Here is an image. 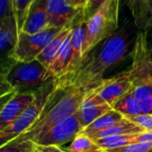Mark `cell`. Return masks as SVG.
Returning a JSON list of instances; mask_svg holds the SVG:
<instances>
[{
	"instance_id": "ac0fdd59",
	"label": "cell",
	"mask_w": 152,
	"mask_h": 152,
	"mask_svg": "<svg viewBox=\"0 0 152 152\" xmlns=\"http://www.w3.org/2000/svg\"><path fill=\"white\" fill-rule=\"evenodd\" d=\"M111 108L124 117L141 114L140 101L134 97L132 90L111 105Z\"/></svg>"
},
{
	"instance_id": "7c38bea8",
	"label": "cell",
	"mask_w": 152,
	"mask_h": 152,
	"mask_svg": "<svg viewBox=\"0 0 152 152\" xmlns=\"http://www.w3.org/2000/svg\"><path fill=\"white\" fill-rule=\"evenodd\" d=\"M83 12V8L70 4L67 0H49L48 6V27L64 28Z\"/></svg>"
},
{
	"instance_id": "30bf717a",
	"label": "cell",
	"mask_w": 152,
	"mask_h": 152,
	"mask_svg": "<svg viewBox=\"0 0 152 152\" xmlns=\"http://www.w3.org/2000/svg\"><path fill=\"white\" fill-rule=\"evenodd\" d=\"M19 32L20 30L13 13L0 26V75L3 77L16 63L14 60V52Z\"/></svg>"
},
{
	"instance_id": "f35d334b",
	"label": "cell",
	"mask_w": 152,
	"mask_h": 152,
	"mask_svg": "<svg viewBox=\"0 0 152 152\" xmlns=\"http://www.w3.org/2000/svg\"><path fill=\"white\" fill-rule=\"evenodd\" d=\"M33 152H41V151H40V150H39V149L37 147H36V148H35V150H34Z\"/></svg>"
},
{
	"instance_id": "484cf974",
	"label": "cell",
	"mask_w": 152,
	"mask_h": 152,
	"mask_svg": "<svg viewBox=\"0 0 152 152\" xmlns=\"http://www.w3.org/2000/svg\"><path fill=\"white\" fill-rule=\"evenodd\" d=\"M109 152H152V142H139L118 148L107 150Z\"/></svg>"
},
{
	"instance_id": "d590c367",
	"label": "cell",
	"mask_w": 152,
	"mask_h": 152,
	"mask_svg": "<svg viewBox=\"0 0 152 152\" xmlns=\"http://www.w3.org/2000/svg\"><path fill=\"white\" fill-rule=\"evenodd\" d=\"M124 1L127 3L128 7L132 12V15H133L134 10H135V6H136V3H137L138 0H124Z\"/></svg>"
},
{
	"instance_id": "74e56055",
	"label": "cell",
	"mask_w": 152,
	"mask_h": 152,
	"mask_svg": "<svg viewBox=\"0 0 152 152\" xmlns=\"http://www.w3.org/2000/svg\"><path fill=\"white\" fill-rule=\"evenodd\" d=\"M149 50H150V56H151V61H152V46L149 48Z\"/></svg>"
},
{
	"instance_id": "836d02e7",
	"label": "cell",
	"mask_w": 152,
	"mask_h": 152,
	"mask_svg": "<svg viewBox=\"0 0 152 152\" xmlns=\"http://www.w3.org/2000/svg\"><path fill=\"white\" fill-rule=\"evenodd\" d=\"M11 90H13V89L10 88V86L7 84V81L5 80V77L0 75V96L4 95L5 93L8 92Z\"/></svg>"
},
{
	"instance_id": "6da1fadb",
	"label": "cell",
	"mask_w": 152,
	"mask_h": 152,
	"mask_svg": "<svg viewBox=\"0 0 152 152\" xmlns=\"http://www.w3.org/2000/svg\"><path fill=\"white\" fill-rule=\"evenodd\" d=\"M130 42V33L126 29L117 31L104 41L98 53L86 57L70 86L88 91L96 88L105 79L107 70L119 64L127 56Z\"/></svg>"
},
{
	"instance_id": "9c48e42d",
	"label": "cell",
	"mask_w": 152,
	"mask_h": 152,
	"mask_svg": "<svg viewBox=\"0 0 152 152\" xmlns=\"http://www.w3.org/2000/svg\"><path fill=\"white\" fill-rule=\"evenodd\" d=\"M78 111L54 124L45 133L33 140L36 146H62L72 141L83 130Z\"/></svg>"
},
{
	"instance_id": "9a60e30c",
	"label": "cell",
	"mask_w": 152,
	"mask_h": 152,
	"mask_svg": "<svg viewBox=\"0 0 152 152\" xmlns=\"http://www.w3.org/2000/svg\"><path fill=\"white\" fill-rule=\"evenodd\" d=\"M82 15V14H81ZM79 15V16H80ZM78 16V17H79ZM77 17V18H78ZM76 18L74 21H72L71 23L67 24L66 26H64L53 39L48 44V46L45 48V49L41 52V54L38 56L37 60L45 67L48 68L51 65V64L53 63V61L55 60V58L56 57L59 50L61 49L63 44L64 43V41L66 40V39L68 38V36L71 34L73 25L77 20Z\"/></svg>"
},
{
	"instance_id": "5bb4252c",
	"label": "cell",
	"mask_w": 152,
	"mask_h": 152,
	"mask_svg": "<svg viewBox=\"0 0 152 152\" xmlns=\"http://www.w3.org/2000/svg\"><path fill=\"white\" fill-rule=\"evenodd\" d=\"M48 1L49 0H33L21 31L33 34L48 28Z\"/></svg>"
},
{
	"instance_id": "3957f363",
	"label": "cell",
	"mask_w": 152,
	"mask_h": 152,
	"mask_svg": "<svg viewBox=\"0 0 152 152\" xmlns=\"http://www.w3.org/2000/svg\"><path fill=\"white\" fill-rule=\"evenodd\" d=\"M120 0H107L104 5L89 19L85 24L83 45L84 59L102 40H106L118 31Z\"/></svg>"
},
{
	"instance_id": "2e32d148",
	"label": "cell",
	"mask_w": 152,
	"mask_h": 152,
	"mask_svg": "<svg viewBox=\"0 0 152 152\" xmlns=\"http://www.w3.org/2000/svg\"><path fill=\"white\" fill-rule=\"evenodd\" d=\"M72 34V32H71ZM71 34L68 36L61 49L59 50L56 57L47 70L46 78L48 81L60 80L69 65L71 56H72V46H71Z\"/></svg>"
},
{
	"instance_id": "ab89813d",
	"label": "cell",
	"mask_w": 152,
	"mask_h": 152,
	"mask_svg": "<svg viewBox=\"0 0 152 152\" xmlns=\"http://www.w3.org/2000/svg\"><path fill=\"white\" fill-rule=\"evenodd\" d=\"M101 152H109V151H107V150H101Z\"/></svg>"
},
{
	"instance_id": "ffe728a7",
	"label": "cell",
	"mask_w": 152,
	"mask_h": 152,
	"mask_svg": "<svg viewBox=\"0 0 152 152\" xmlns=\"http://www.w3.org/2000/svg\"><path fill=\"white\" fill-rule=\"evenodd\" d=\"M124 118V117L122 115H120L118 112L115 111L114 109H110L106 114H104L103 115L99 117L97 120H95L93 123H91L90 125H88L87 127L83 129L80 133L88 135L91 133L103 131V130L112 126L113 124L120 122Z\"/></svg>"
},
{
	"instance_id": "ba28073f",
	"label": "cell",
	"mask_w": 152,
	"mask_h": 152,
	"mask_svg": "<svg viewBox=\"0 0 152 152\" xmlns=\"http://www.w3.org/2000/svg\"><path fill=\"white\" fill-rule=\"evenodd\" d=\"M85 24L86 21L83 19V13L76 20L72 34H71V46H72V56L69 65L64 76L57 81H54V83L63 89L70 87L74 77L83 66L85 59L83 56V45L85 34Z\"/></svg>"
},
{
	"instance_id": "44dd1931",
	"label": "cell",
	"mask_w": 152,
	"mask_h": 152,
	"mask_svg": "<svg viewBox=\"0 0 152 152\" xmlns=\"http://www.w3.org/2000/svg\"><path fill=\"white\" fill-rule=\"evenodd\" d=\"M139 137H140V133H137V134L107 137V138H102L94 141L100 149L109 150V149H114V148H118L121 147L128 146L133 143H139Z\"/></svg>"
},
{
	"instance_id": "7a4b0ae2",
	"label": "cell",
	"mask_w": 152,
	"mask_h": 152,
	"mask_svg": "<svg viewBox=\"0 0 152 152\" xmlns=\"http://www.w3.org/2000/svg\"><path fill=\"white\" fill-rule=\"evenodd\" d=\"M87 92L88 90L76 86L63 89L56 85L51 98L37 122L27 132L21 135V137L23 140L33 141L49 130L54 124L76 113L81 107Z\"/></svg>"
},
{
	"instance_id": "cb8c5ba5",
	"label": "cell",
	"mask_w": 152,
	"mask_h": 152,
	"mask_svg": "<svg viewBox=\"0 0 152 152\" xmlns=\"http://www.w3.org/2000/svg\"><path fill=\"white\" fill-rule=\"evenodd\" d=\"M36 144L30 140H23L21 136L0 148V152H33Z\"/></svg>"
},
{
	"instance_id": "8992f818",
	"label": "cell",
	"mask_w": 152,
	"mask_h": 152,
	"mask_svg": "<svg viewBox=\"0 0 152 152\" xmlns=\"http://www.w3.org/2000/svg\"><path fill=\"white\" fill-rule=\"evenodd\" d=\"M62 29L63 28L48 27L33 34L20 31L14 52V60L16 63L37 60L38 56L45 49L48 44Z\"/></svg>"
},
{
	"instance_id": "4dcf8cb0",
	"label": "cell",
	"mask_w": 152,
	"mask_h": 152,
	"mask_svg": "<svg viewBox=\"0 0 152 152\" xmlns=\"http://www.w3.org/2000/svg\"><path fill=\"white\" fill-rule=\"evenodd\" d=\"M141 114L152 115V94L140 102Z\"/></svg>"
},
{
	"instance_id": "8d00e7d4",
	"label": "cell",
	"mask_w": 152,
	"mask_h": 152,
	"mask_svg": "<svg viewBox=\"0 0 152 152\" xmlns=\"http://www.w3.org/2000/svg\"><path fill=\"white\" fill-rule=\"evenodd\" d=\"M102 149L100 148H97V149H94V150H91V151H89V152H101Z\"/></svg>"
},
{
	"instance_id": "f546056e",
	"label": "cell",
	"mask_w": 152,
	"mask_h": 152,
	"mask_svg": "<svg viewBox=\"0 0 152 152\" xmlns=\"http://www.w3.org/2000/svg\"><path fill=\"white\" fill-rule=\"evenodd\" d=\"M13 13L12 0H0V26Z\"/></svg>"
},
{
	"instance_id": "603a6c76",
	"label": "cell",
	"mask_w": 152,
	"mask_h": 152,
	"mask_svg": "<svg viewBox=\"0 0 152 152\" xmlns=\"http://www.w3.org/2000/svg\"><path fill=\"white\" fill-rule=\"evenodd\" d=\"M97 148H99L92 139L86 134L79 133L73 139L66 150L68 152H89Z\"/></svg>"
},
{
	"instance_id": "5b68a950",
	"label": "cell",
	"mask_w": 152,
	"mask_h": 152,
	"mask_svg": "<svg viewBox=\"0 0 152 152\" xmlns=\"http://www.w3.org/2000/svg\"><path fill=\"white\" fill-rule=\"evenodd\" d=\"M47 68L38 60L17 62L5 75L7 84L17 93L35 92L48 82Z\"/></svg>"
},
{
	"instance_id": "d6a6232c",
	"label": "cell",
	"mask_w": 152,
	"mask_h": 152,
	"mask_svg": "<svg viewBox=\"0 0 152 152\" xmlns=\"http://www.w3.org/2000/svg\"><path fill=\"white\" fill-rule=\"evenodd\" d=\"M41 152H68L66 149H63L58 146H37Z\"/></svg>"
},
{
	"instance_id": "4316f807",
	"label": "cell",
	"mask_w": 152,
	"mask_h": 152,
	"mask_svg": "<svg viewBox=\"0 0 152 152\" xmlns=\"http://www.w3.org/2000/svg\"><path fill=\"white\" fill-rule=\"evenodd\" d=\"M125 118L141 127L145 132H152V115L140 114L136 115L127 116Z\"/></svg>"
},
{
	"instance_id": "d4e9b609",
	"label": "cell",
	"mask_w": 152,
	"mask_h": 152,
	"mask_svg": "<svg viewBox=\"0 0 152 152\" xmlns=\"http://www.w3.org/2000/svg\"><path fill=\"white\" fill-rule=\"evenodd\" d=\"M33 0H12L13 12L15 16L20 31L23 29L29 8Z\"/></svg>"
},
{
	"instance_id": "e575fe53",
	"label": "cell",
	"mask_w": 152,
	"mask_h": 152,
	"mask_svg": "<svg viewBox=\"0 0 152 152\" xmlns=\"http://www.w3.org/2000/svg\"><path fill=\"white\" fill-rule=\"evenodd\" d=\"M67 1L75 6V7H80V8H84L85 5H86V2H87V0H67Z\"/></svg>"
},
{
	"instance_id": "83f0119b",
	"label": "cell",
	"mask_w": 152,
	"mask_h": 152,
	"mask_svg": "<svg viewBox=\"0 0 152 152\" xmlns=\"http://www.w3.org/2000/svg\"><path fill=\"white\" fill-rule=\"evenodd\" d=\"M132 93L134 97L140 102L145 98L152 94V81L139 84L132 89Z\"/></svg>"
},
{
	"instance_id": "277c9868",
	"label": "cell",
	"mask_w": 152,
	"mask_h": 152,
	"mask_svg": "<svg viewBox=\"0 0 152 152\" xmlns=\"http://www.w3.org/2000/svg\"><path fill=\"white\" fill-rule=\"evenodd\" d=\"M55 89L56 85L54 81L50 80L39 90L35 91V99L27 109L16 121L0 132V148L24 134L32 127L42 114Z\"/></svg>"
},
{
	"instance_id": "e0dca14e",
	"label": "cell",
	"mask_w": 152,
	"mask_h": 152,
	"mask_svg": "<svg viewBox=\"0 0 152 152\" xmlns=\"http://www.w3.org/2000/svg\"><path fill=\"white\" fill-rule=\"evenodd\" d=\"M145 131L139 125L130 122L125 117L120 122L113 124L112 126L94 133L88 134V136L93 140H97L102 138L119 136V135H128V134H137L144 132ZM87 135V134H86Z\"/></svg>"
},
{
	"instance_id": "8fae6325",
	"label": "cell",
	"mask_w": 152,
	"mask_h": 152,
	"mask_svg": "<svg viewBox=\"0 0 152 152\" xmlns=\"http://www.w3.org/2000/svg\"><path fill=\"white\" fill-rule=\"evenodd\" d=\"M132 89L133 85L129 76L126 72H123L112 78L104 79L99 85L91 90L105 104H108L111 107L113 103Z\"/></svg>"
},
{
	"instance_id": "52a82bcc",
	"label": "cell",
	"mask_w": 152,
	"mask_h": 152,
	"mask_svg": "<svg viewBox=\"0 0 152 152\" xmlns=\"http://www.w3.org/2000/svg\"><path fill=\"white\" fill-rule=\"evenodd\" d=\"M125 72L133 87L152 81V61L146 31L137 33L132 49V66Z\"/></svg>"
},
{
	"instance_id": "1f68e13d",
	"label": "cell",
	"mask_w": 152,
	"mask_h": 152,
	"mask_svg": "<svg viewBox=\"0 0 152 152\" xmlns=\"http://www.w3.org/2000/svg\"><path fill=\"white\" fill-rule=\"evenodd\" d=\"M17 94V92L15 90H11L8 92L5 93L4 95L0 96V112L5 107V106Z\"/></svg>"
},
{
	"instance_id": "7402d4cb",
	"label": "cell",
	"mask_w": 152,
	"mask_h": 152,
	"mask_svg": "<svg viewBox=\"0 0 152 152\" xmlns=\"http://www.w3.org/2000/svg\"><path fill=\"white\" fill-rule=\"evenodd\" d=\"M110 109L112 108L108 104H103L90 107H80L78 110V115L83 128L84 129L85 127L90 125L91 123H93L95 120L106 114Z\"/></svg>"
},
{
	"instance_id": "f1b7e54d",
	"label": "cell",
	"mask_w": 152,
	"mask_h": 152,
	"mask_svg": "<svg viewBox=\"0 0 152 152\" xmlns=\"http://www.w3.org/2000/svg\"><path fill=\"white\" fill-rule=\"evenodd\" d=\"M107 0H87L83 8V19L89 20L103 5Z\"/></svg>"
},
{
	"instance_id": "4fadbf2b",
	"label": "cell",
	"mask_w": 152,
	"mask_h": 152,
	"mask_svg": "<svg viewBox=\"0 0 152 152\" xmlns=\"http://www.w3.org/2000/svg\"><path fill=\"white\" fill-rule=\"evenodd\" d=\"M35 99V92L17 93L0 112V132L12 124Z\"/></svg>"
},
{
	"instance_id": "d6986e66",
	"label": "cell",
	"mask_w": 152,
	"mask_h": 152,
	"mask_svg": "<svg viewBox=\"0 0 152 152\" xmlns=\"http://www.w3.org/2000/svg\"><path fill=\"white\" fill-rule=\"evenodd\" d=\"M132 16L140 31L152 27V0H138Z\"/></svg>"
}]
</instances>
